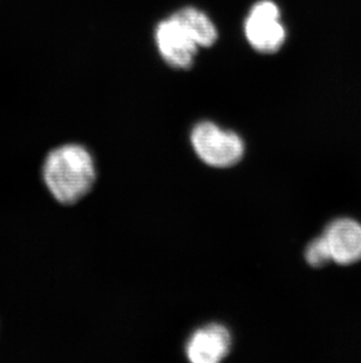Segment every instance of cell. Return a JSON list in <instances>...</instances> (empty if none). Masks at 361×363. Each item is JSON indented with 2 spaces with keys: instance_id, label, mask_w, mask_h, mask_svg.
Listing matches in <instances>:
<instances>
[{
  "instance_id": "cell-1",
  "label": "cell",
  "mask_w": 361,
  "mask_h": 363,
  "mask_svg": "<svg viewBox=\"0 0 361 363\" xmlns=\"http://www.w3.org/2000/svg\"><path fill=\"white\" fill-rule=\"evenodd\" d=\"M41 177L55 201L74 205L85 198L96 184V162L85 146L62 145L45 157Z\"/></svg>"
},
{
  "instance_id": "cell-2",
  "label": "cell",
  "mask_w": 361,
  "mask_h": 363,
  "mask_svg": "<svg viewBox=\"0 0 361 363\" xmlns=\"http://www.w3.org/2000/svg\"><path fill=\"white\" fill-rule=\"evenodd\" d=\"M190 141L198 158L212 167H232L246 153V144L241 135L223 130L212 121L196 123L191 130Z\"/></svg>"
},
{
  "instance_id": "cell-3",
  "label": "cell",
  "mask_w": 361,
  "mask_h": 363,
  "mask_svg": "<svg viewBox=\"0 0 361 363\" xmlns=\"http://www.w3.org/2000/svg\"><path fill=\"white\" fill-rule=\"evenodd\" d=\"M244 35L250 46L259 53L273 55L280 51L287 35L280 6L273 0L257 1L246 17Z\"/></svg>"
},
{
  "instance_id": "cell-4",
  "label": "cell",
  "mask_w": 361,
  "mask_h": 363,
  "mask_svg": "<svg viewBox=\"0 0 361 363\" xmlns=\"http://www.w3.org/2000/svg\"><path fill=\"white\" fill-rule=\"evenodd\" d=\"M157 50L173 69H188L194 65L198 45L175 18L161 21L155 28Z\"/></svg>"
},
{
  "instance_id": "cell-5",
  "label": "cell",
  "mask_w": 361,
  "mask_h": 363,
  "mask_svg": "<svg viewBox=\"0 0 361 363\" xmlns=\"http://www.w3.org/2000/svg\"><path fill=\"white\" fill-rule=\"evenodd\" d=\"M231 346L229 329L223 325L212 323L191 334L185 345V355L193 363H217L228 357Z\"/></svg>"
},
{
  "instance_id": "cell-6",
  "label": "cell",
  "mask_w": 361,
  "mask_h": 363,
  "mask_svg": "<svg viewBox=\"0 0 361 363\" xmlns=\"http://www.w3.org/2000/svg\"><path fill=\"white\" fill-rule=\"evenodd\" d=\"M332 261L352 264L361 260V223L350 218L331 221L323 233Z\"/></svg>"
},
{
  "instance_id": "cell-7",
  "label": "cell",
  "mask_w": 361,
  "mask_h": 363,
  "mask_svg": "<svg viewBox=\"0 0 361 363\" xmlns=\"http://www.w3.org/2000/svg\"><path fill=\"white\" fill-rule=\"evenodd\" d=\"M194 39L198 48H212L218 39V31L209 16L196 7L185 6L171 14Z\"/></svg>"
},
{
  "instance_id": "cell-8",
  "label": "cell",
  "mask_w": 361,
  "mask_h": 363,
  "mask_svg": "<svg viewBox=\"0 0 361 363\" xmlns=\"http://www.w3.org/2000/svg\"><path fill=\"white\" fill-rule=\"evenodd\" d=\"M305 259L307 264L316 268L323 267L332 261L330 250L323 235L316 238L307 245Z\"/></svg>"
}]
</instances>
